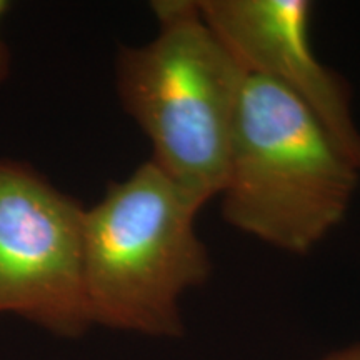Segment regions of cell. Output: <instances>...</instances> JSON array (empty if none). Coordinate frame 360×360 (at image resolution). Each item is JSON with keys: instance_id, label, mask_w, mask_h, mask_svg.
Here are the masks:
<instances>
[{"instance_id": "3957f363", "label": "cell", "mask_w": 360, "mask_h": 360, "mask_svg": "<svg viewBox=\"0 0 360 360\" xmlns=\"http://www.w3.org/2000/svg\"><path fill=\"white\" fill-rule=\"evenodd\" d=\"M360 172L312 112L247 74L219 197L231 227L307 255L347 215Z\"/></svg>"}, {"instance_id": "52a82bcc", "label": "cell", "mask_w": 360, "mask_h": 360, "mask_svg": "<svg viewBox=\"0 0 360 360\" xmlns=\"http://www.w3.org/2000/svg\"><path fill=\"white\" fill-rule=\"evenodd\" d=\"M319 360H360V342L323 355Z\"/></svg>"}, {"instance_id": "8992f818", "label": "cell", "mask_w": 360, "mask_h": 360, "mask_svg": "<svg viewBox=\"0 0 360 360\" xmlns=\"http://www.w3.org/2000/svg\"><path fill=\"white\" fill-rule=\"evenodd\" d=\"M12 8V4L7 0H0V22H2L6 13ZM11 75V52H8L7 44L0 37V85H2Z\"/></svg>"}, {"instance_id": "277c9868", "label": "cell", "mask_w": 360, "mask_h": 360, "mask_svg": "<svg viewBox=\"0 0 360 360\" xmlns=\"http://www.w3.org/2000/svg\"><path fill=\"white\" fill-rule=\"evenodd\" d=\"M84 215L82 204L32 165L0 159V314L69 339L92 327Z\"/></svg>"}, {"instance_id": "7a4b0ae2", "label": "cell", "mask_w": 360, "mask_h": 360, "mask_svg": "<svg viewBox=\"0 0 360 360\" xmlns=\"http://www.w3.org/2000/svg\"><path fill=\"white\" fill-rule=\"evenodd\" d=\"M199 202L143 162L84 215V287L92 326L179 339L182 300L204 285L212 260L199 237Z\"/></svg>"}, {"instance_id": "5b68a950", "label": "cell", "mask_w": 360, "mask_h": 360, "mask_svg": "<svg viewBox=\"0 0 360 360\" xmlns=\"http://www.w3.org/2000/svg\"><path fill=\"white\" fill-rule=\"evenodd\" d=\"M205 20L247 74L272 80L312 112L360 172V130L352 92L310 42L309 0H199Z\"/></svg>"}, {"instance_id": "6da1fadb", "label": "cell", "mask_w": 360, "mask_h": 360, "mask_svg": "<svg viewBox=\"0 0 360 360\" xmlns=\"http://www.w3.org/2000/svg\"><path fill=\"white\" fill-rule=\"evenodd\" d=\"M154 37L122 45L115 89L152 146V160L202 207L219 197L247 70L199 0H154Z\"/></svg>"}]
</instances>
